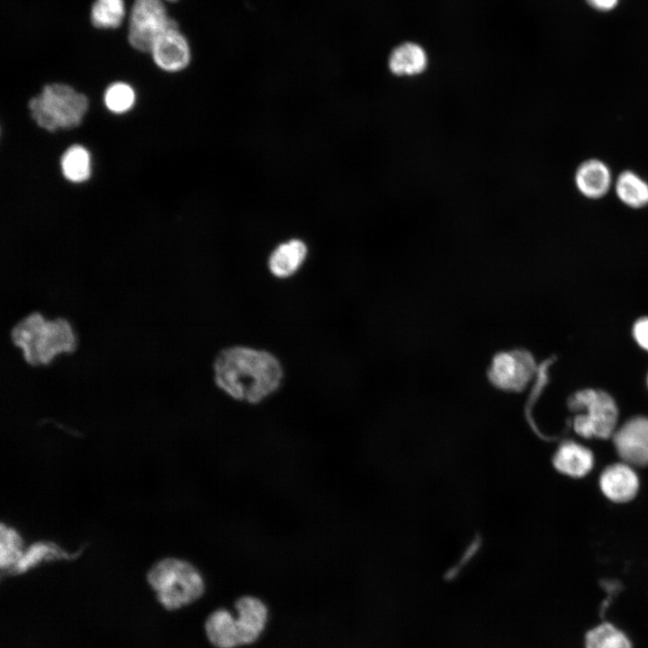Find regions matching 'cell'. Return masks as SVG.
Instances as JSON below:
<instances>
[{
    "label": "cell",
    "instance_id": "3",
    "mask_svg": "<svg viewBox=\"0 0 648 648\" xmlns=\"http://www.w3.org/2000/svg\"><path fill=\"white\" fill-rule=\"evenodd\" d=\"M146 580L158 603L166 610H176L199 599L205 584L202 573L191 562L165 557L154 562Z\"/></svg>",
    "mask_w": 648,
    "mask_h": 648
},
{
    "label": "cell",
    "instance_id": "13",
    "mask_svg": "<svg viewBox=\"0 0 648 648\" xmlns=\"http://www.w3.org/2000/svg\"><path fill=\"white\" fill-rule=\"evenodd\" d=\"M307 247L300 239H291L277 246L268 259L270 272L278 278L294 274L304 262Z\"/></svg>",
    "mask_w": 648,
    "mask_h": 648
},
{
    "label": "cell",
    "instance_id": "15",
    "mask_svg": "<svg viewBox=\"0 0 648 648\" xmlns=\"http://www.w3.org/2000/svg\"><path fill=\"white\" fill-rule=\"evenodd\" d=\"M204 629L210 643L216 648L239 646L236 618L225 608L213 611L208 616Z\"/></svg>",
    "mask_w": 648,
    "mask_h": 648
},
{
    "label": "cell",
    "instance_id": "4",
    "mask_svg": "<svg viewBox=\"0 0 648 648\" xmlns=\"http://www.w3.org/2000/svg\"><path fill=\"white\" fill-rule=\"evenodd\" d=\"M87 107L88 101L85 94L59 83L45 86L39 96L29 101L34 122L50 132L77 127Z\"/></svg>",
    "mask_w": 648,
    "mask_h": 648
},
{
    "label": "cell",
    "instance_id": "8",
    "mask_svg": "<svg viewBox=\"0 0 648 648\" xmlns=\"http://www.w3.org/2000/svg\"><path fill=\"white\" fill-rule=\"evenodd\" d=\"M614 443L621 458L629 464H648V418L638 417L624 424Z\"/></svg>",
    "mask_w": 648,
    "mask_h": 648
},
{
    "label": "cell",
    "instance_id": "18",
    "mask_svg": "<svg viewBox=\"0 0 648 648\" xmlns=\"http://www.w3.org/2000/svg\"><path fill=\"white\" fill-rule=\"evenodd\" d=\"M585 648H633L629 637L609 622L601 623L589 630L584 637Z\"/></svg>",
    "mask_w": 648,
    "mask_h": 648
},
{
    "label": "cell",
    "instance_id": "16",
    "mask_svg": "<svg viewBox=\"0 0 648 648\" xmlns=\"http://www.w3.org/2000/svg\"><path fill=\"white\" fill-rule=\"evenodd\" d=\"M592 453L586 447L574 442L562 444L554 458V464L561 472L572 476L586 475L593 466Z\"/></svg>",
    "mask_w": 648,
    "mask_h": 648
},
{
    "label": "cell",
    "instance_id": "20",
    "mask_svg": "<svg viewBox=\"0 0 648 648\" xmlns=\"http://www.w3.org/2000/svg\"><path fill=\"white\" fill-rule=\"evenodd\" d=\"M23 551V541L20 533L15 528L2 523L0 526V567L2 572L6 575H11Z\"/></svg>",
    "mask_w": 648,
    "mask_h": 648
},
{
    "label": "cell",
    "instance_id": "11",
    "mask_svg": "<svg viewBox=\"0 0 648 648\" xmlns=\"http://www.w3.org/2000/svg\"><path fill=\"white\" fill-rule=\"evenodd\" d=\"M599 484L608 499L616 502H625L634 497L638 490V478L629 465L616 464L602 472Z\"/></svg>",
    "mask_w": 648,
    "mask_h": 648
},
{
    "label": "cell",
    "instance_id": "24",
    "mask_svg": "<svg viewBox=\"0 0 648 648\" xmlns=\"http://www.w3.org/2000/svg\"><path fill=\"white\" fill-rule=\"evenodd\" d=\"M634 337L639 346L648 351V318L640 319L635 322Z\"/></svg>",
    "mask_w": 648,
    "mask_h": 648
},
{
    "label": "cell",
    "instance_id": "2",
    "mask_svg": "<svg viewBox=\"0 0 648 648\" xmlns=\"http://www.w3.org/2000/svg\"><path fill=\"white\" fill-rule=\"evenodd\" d=\"M11 339L31 365H46L58 356L73 352L76 334L64 318L47 319L40 312L22 318L11 330Z\"/></svg>",
    "mask_w": 648,
    "mask_h": 648
},
{
    "label": "cell",
    "instance_id": "5",
    "mask_svg": "<svg viewBox=\"0 0 648 648\" xmlns=\"http://www.w3.org/2000/svg\"><path fill=\"white\" fill-rule=\"evenodd\" d=\"M572 410H585L575 417L574 430L581 436L607 438L613 433L617 420V408L606 392L587 389L580 391L569 400Z\"/></svg>",
    "mask_w": 648,
    "mask_h": 648
},
{
    "label": "cell",
    "instance_id": "21",
    "mask_svg": "<svg viewBox=\"0 0 648 648\" xmlns=\"http://www.w3.org/2000/svg\"><path fill=\"white\" fill-rule=\"evenodd\" d=\"M60 165L64 176L73 183L84 182L90 176V155L80 145L68 148L61 158Z\"/></svg>",
    "mask_w": 648,
    "mask_h": 648
},
{
    "label": "cell",
    "instance_id": "22",
    "mask_svg": "<svg viewBox=\"0 0 648 648\" xmlns=\"http://www.w3.org/2000/svg\"><path fill=\"white\" fill-rule=\"evenodd\" d=\"M125 15L123 0H95L91 9V22L99 29L118 28Z\"/></svg>",
    "mask_w": 648,
    "mask_h": 648
},
{
    "label": "cell",
    "instance_id": "26",
    "mask_svg": "<svg viewBox=\"0 0 648 648\" xmlns=\"http://www.w3.org/2000/svg\"><path fill=\"white\" fill-rule=\"evenodd\" d=\"M164 1H167V2H176L177 0H164Z\"/></svg>",
    "mask_w": 648,
    "mask_h": 648
},
{
    "label": "cell",
    "instance_id": "7",
    "mask_svg": "<svg viewBox=\"0 0 648 648\" xmlns=\"http://www.w3.org/2000/svg\"><path fill=\"white\" fill-rule=\"evenodd\" d=\"M536 364L526 351L512 350L500 353L490 368V380L500 389L519 391L533 379Z\"/></svg>",
    "mask_w": 648,
    "mask_h": 648
},
{
    "label": "cell",
    "instance_id": "25",
    "mask_svg": "<svg viewBox=\"0 0 648 648\" xmlns=\"http://www.w3.org/2000/svg\"><path fill=\"white\" fill-rule=\"evenodd\" d=\"M589 3L595 8L600 10H608L613 8L617 0H588Z\"/></svg>",
    "mask_w": 648,
    "mask_h": 648
},
{
    "label": "cell",
    "instance_id": "9",
    "mask_svg": "<svg viewBox=\"0 0 648 648\" xmlns=\"http://www.w3.org/2000/svg\"><path fill=\"white\" fill-rule=\"evenodd\" d=\"M150 52L155 63L168 72L184 69L191 58L189 43L179 31L178 25L163 32L155 41Z\"/></svg>",
    "mask_w": 648,
    "mask_h": 648
},
{
    "label": "cell",
    "instance_id": "17",
    "mask_svg": "<svg viewBox=\"0 0 648 648\" xmlns=\"http://www.w3.org/2000/svg\"><path fill=\"white\" fill-rule=\"evenodd\" d=\"M78 554L68 553L53 542L39 541L24 549L11 575L24 573L42 562L71 560Z\"/></svg>",
    "mask_w": 648,
    "mask_h": 648
},
{
    "label": "cell",
    "instance_id": "19",
    "mask_svg": "<svg viewBox=\"0 0 648 648\" xmlns=\"http://www.w3.org/2000/svg\"><path fill=\"white\" fill-rule=\"evenodd\" d=\"M616 192L618 198L631 208L638 209L648 204V184L631 171L620 174Z\"/></svg>",
    "mask_w": 648,
    "mask_h": 648
},
{
    "label": "cell",
    "instance_id": "6",
    "mask_svg": "<svg viewBox=\"0 0 648 648\" xmlns=\"http://www.w3.org/2000/svg\"><path fill=\"white\" fill-rule=\"evenodd\" d=\"M176 25V22L167 15L162 0H134L128 40L135 50L150 52L157 39Z\"/></svg>",
    "mask_w": 648,
    "mask_h": 648
},
{
    "label": "cell",
    "instance_id": "23",
    "mask_svg": "<svg viewBox=\"0 0 648 648\" xmlns=\"http://www.w3.org/2000/svg\"><path fill=\"white\" fill-rule=\"evenodd\" d=\"M135 101L133 89L127 84L117 82L111 85L104 94L107 108L116 113L125 112L131 108Z\"/></svg>",
    "mask_w": 648,
    "mask_h": 648
},
{
    "label": "cell",
    "instance_id": "14",
    "mask_svg": "<svg viewBox=\"0 0 648 648\" xmlns=\"http://www.w3.org/2000/svg\"><path fill=\"white\" fill-rule=\"evenodd\" d=\"M575 182L579 191L585 196L597 199L608 192L611 176L608 166L598 159H589L577 169Z\"/></svg>",
    "mask_w": 648,
    "mask_h": 648
},
{
    "label": "cell",
    "instance_id": "1",
    "mask_svg": "<svg viewBox=\"0 0 648 648\" xmlns=\"http://www.w3.org/2000/svg\"><path fill=\"white\" fill-rule=\"evenodd\" d=\"M216 385L237 400L258 403L281 385L284 371L271 353L235 346L220 351L213 364Z\"/></svg>",
    "mask_w": 648,
    "mask_h": 648
},
{
    "label": "cell",
    "instance_id": "10",
    "mask_svg": "<svg viewBox=\"0 0 648 648\" xmlns=\"http://www.w3.org/2000/svg\"><path fill=\"white\" fill-rule=\"evenodd\" d=\"M235 608L239 645L254 643L261 634L267 621V608L264 602L252 596L239 598Z\"/></svg>",
    "mask_w": 648,
    "mask_h": 648
},
{
    "label": "cell",
    "instance_id": "12",
    "mask_svg": "<svg viewBox=\"0 0 648 648\" xmlns=\"http://www.w3.org/2000/svg\"><path fill=\"white\" fill-rule=\"evenodd\" d=\"M428 63L426 50L418 43L408 41L398 45L389 56L388 67L397 76H415L423 73Z\"/></svg>",
    "mask_w": 648,
    "mask_h": 648
}]
</instances>
